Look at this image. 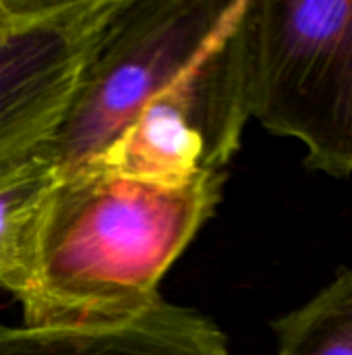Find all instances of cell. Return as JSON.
<instances>
[{
  "label": "cell",
  "mask_w": 352,
  "mask_h": 355,
  "mask_svg": "<svg viewBox=\"0 0 352 355\" xmlns=\"http://www.w3.org/2000/svg\"><path fill=\"white\" fill-rule=\"evenodd\" d=\"M247 8L249 0H241L214 44L145 104L120 139L87 168L151 181L224 173L251 119Z\"/></svg>",
  "instance_id": "4"
},
{
  "label": "cell",
  "mask_w": 352,
  "mask_h": 355,
  "mask_svg": "<svg viewBox=\"0 0 352 355\" xmlns=\"http://www.w3.org/2000/svg\"><path fill=\"white\" fill-rule=\"evenodd\" d=\"M122 0H50L0 42V171L31 156L58 127Z\"/></svg>",
  "instance_id": "5"
},
{
  "label": "cell",
  "mask_w": 352,
  "mask_h": 355,
  "mask_svg": "<svg viewBox=\"0 0 352 355\" xmlns=\"http://www.w3.org/2000/svg\"><path fill=\"white\" fill-rule=\"evenodd\" d=\"M50 0H0V42L33 21Z\"/></svg>",
  "instance_id": "9"
},
{
  "label": "cell",
  "mask_w": 352,
  "mask_h": 355,
  "mask_svg": "<svg viewBox=\"0 0 352 355\" xmlns=\"http://www.w3.org/2000/svg\"><path fill=\"white\" fill-rule=\"evenodd\" d=\"M226 173L151 181L81 168L54 181L35 272L19 302L25 327L129 322L162 295L164 275L214 216Z\"/></svg>",
  "instance_id": "1"
},
{
  "label": "cell",
  "mask_w": 352,
  "mask_h": 355,
  "mask_svg": "<svg viewBox=\"0 0 352 355\" xmlns=\"http://www.w3.org/2000/svg\"><path fill=\"white\" fill-rule=\"evenodd\" d=\"M0 355H230L224 333L203 314L160 300L141 316L104 327H10Z\"/></svg>",
  "instance_id": "6"
},
{
  "label": "cell",
  "mask_w": 352,
  "mask_h": 355,
  "mask_svg": "<svg viewBox=\"0 0 352 355\" xmlns=\"http://www.w3.org/2000/svg\"><path fill=\"white\" fill-rule=\"evenodd\" d=\"M249 112L297 137L305 164L352 173V0H249Z\"/></svg>",
  "instance_id": "3"
},
{
  "label": "cell",
  "mask_w": 352,
  "mask_h": 355,
  "mask_svg": "<svg viewBox=\"0 0 352 355\" xmlns=\"http://www.w3.org/2000/svg\"><path fill=\"white\" fill-rule=\"evenodd\" d=\"M56 181L35 152L0 171V287L21 302L33 283L46 198Z\"/></svg>",
  "instance_id": "7"
},
{
  "label": "cell",
  "mask_w": 352,
  "mask_h": 355,
  "mask_svg": "<svg viewBox=\"0 0 352 355\" xmlns=\"http://www.w3.org/2000/svg\"><path fill=\"white\" fill-rule=\"evenodd\" d=\"M272 329L278 355H352V268Z\"/></svg>",
  "instance_id": "8"
},
{
  "label": "cell",
  "mask_w": 352,
  "mask_h": 355,
  "mask_svg": "<svg viewBox=\"0 0 352 355\" xmlns=\"http://www.w3.org/2000/svg\"><path fill=\"white\" fill-rule=\"evenodd\" d=\"M241 0H122L54 133L35 150L56 179L95 164L222 33Z\"/></svg>",
  "instance_id": "2"
}]
</instances>
